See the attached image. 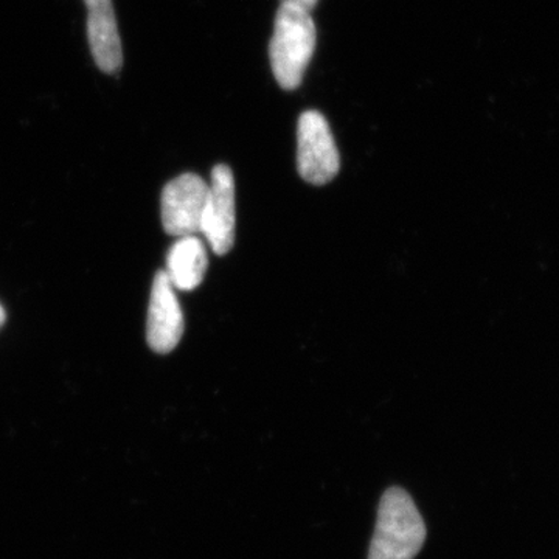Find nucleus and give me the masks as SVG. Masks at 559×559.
I'll return each mask as SVG.
<instances>
[{"label": "nucleus", "instance_id": "1", "mask_svg": "<svg viewBox=\"0 0 559 559\" xmlns=\"http://www.w3.org/2000/svg\"><path fill=\"white\" fill-rule=\"evenodd\" d=\"M316 39L318 32L311 11L282 2L270 44L271 68L280 87L294 91L300 86L314 55Z\"/></svg>", "mask_w": 559, "mask_h": 559}, {"label": "nucleus", "instance_id": "2", "mask_svg": "<svg viewBox=\"0 0 559 559\" xmlns=\"http://www.w3.org/2000/svg\"><path fill=\"white\" fill-rule=\"evenodd\" d=\"M426 525L414 499L403 488L381 498L369 559H414L425 546Z\"/></svg>", "mask_w": 559, "mask_h": 559}, {"label": "nucleus", "instance_id": "3", "mask_svg": "<svg viewBox=\"0 0 559 559\" xmlns=\"http://www.w3.org/2000/svg\"><path fill=\"white\" fill-rule=\"evenodd\" d=\"M341 168L329 121L318 110L301 114L297 124V170L312 186H325Z\"/></svg>", "mask_w": 559, "mask_h": 559}, {"label": "nucleus", "instance_id": "4", "mask_svg": "<svg viewBox=\"0 0 559 559\" xmlns=\"http://www.w3.org/2000/svg\"><path fill=\"white\" fill-rule=\"evenodd\" d=\"M209 183L193 173L173 179L162 191V224L171 237L201 234L202 212L207 200Z\"/></svg>", "mask_w": 559, "mask_h": 559}, {"label": "nucleus", "instance_id": "5", "mask_svg": "<svg viewBox=\"0 0 559 559\" xmlns=\"http://www.w3.org/2000/svg\"><path fill=\"white\" fill-rule=\"evenodd\" d=\"M235 179L227 165H216L202 212L201 234L216 255H226L235 242Z\"/></svg>", "mask_w": 559, "mask_h": 559}, {"label": "nucleus", "instance_id": "6", "mask_svg": "<svg viewBox=\"0 0 559 559\" xmlns=\"http://www.w3.org/2000/svg\"><path fill=\"white\" fill-rule=\"evenodd\" d=\"M183 329L186 323L176 288L171 285L167 272H157L151 289L146 323V340L150 347L160 355H167L178 347Z\"/></svg>", "mask_w": 559, "mask_h": 559}, {"label": "nucleus", "instance_id": "7", "mask_svg": "<svg viewBox=\"0 0 559 559\" xmlns=\"http://www.w3.org/2000/svg\"><path fill=\"white\" fill-rule=\"evenodd\" d=\"M87 7V39L95 64L106 73L119 72L123 47L112 0H84Z\"/></svg>", "mask_w": 559, "mask_h": 559}, {"label": "nucleus", "instance_id": "8", "mask_svg": "<svg viewBox=\"0 0 559 559\" xmlns=\"http://www.w3.org/2000/svg\"><path fill=\"white\" fill-rule=\"evenodd\" d=\"M209 259L204 241L198 235L179 238L167 257V275L179 290H193L201 285L207 272Z\"/></svg>", "mask_w": 559, "mask_h": 559}, {"label": "nucleus", "instance_id": "9", "mask_svg": "<svg viewBox=\"0 0 559 559\" xmlns=\"http://www.w3.org/2000/svg\"><path fill=\"white\" fill-rule=\"evenodd\" d=\"M283 2L293 3V5L300 7V9L311 11L312 9H314L316 3H318V0H283Z\"/></svg>", "mask_w": 559, "mask_h": 559}, {"label": "nucleus", "instance_id": "10", "mask_svg": "<svg viewBox=\"0 0 559 559\" xmlns=\"http://www.w3.org/2000/svg\"><path fill=\"white\" fill-rule=\"evenodd\" d=\"M5 318H7L5 311H3V308L0 307V326H2L3 322H5Z\"/></svg>", "mask_w": 559, "mask_h": 559}]
</instances>
